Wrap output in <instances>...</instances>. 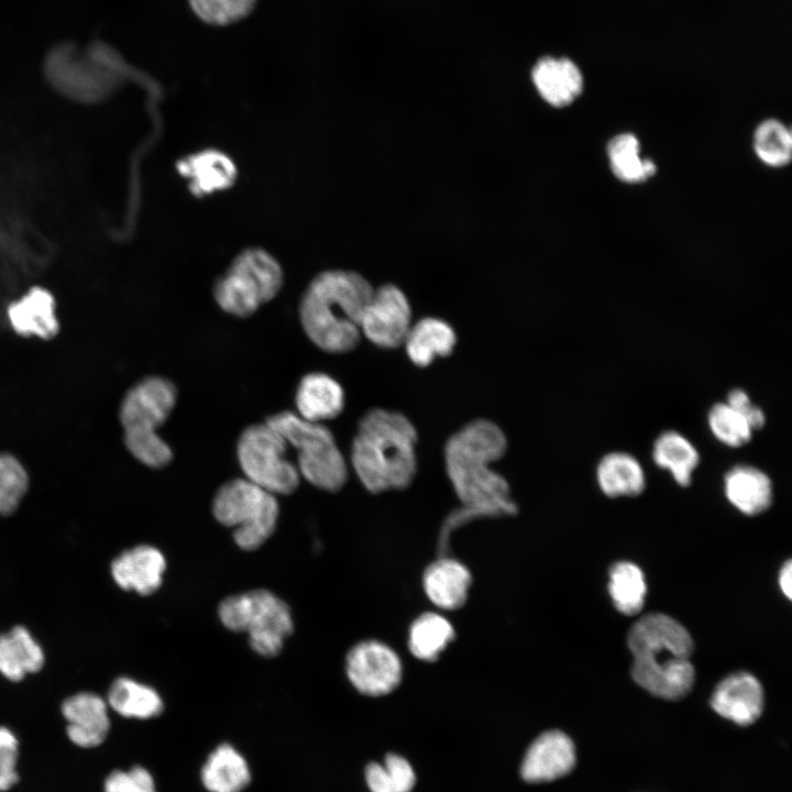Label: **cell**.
<instances>
[{
	"label": "cell",
	"instance_id": "1",
	"mask_svg": "<svg viewBox=\"0 0 792 792\" xmlns=\"http://www.w3.org/2000/svg\"><path fill=\"white\" fill-rule=\"evenodd\" d=\"M507 451V438L493 421L475 419L454 432L444 446L447 475L461 506L444 520L439 556L448 552L451 532L472 519L517 513L508 482L492 469Z\"/></svg>",
	"mask_w": 792,
	"mask_h": 792
},
{
	"label": "cell",
	"instance_id": "2",
	"mask_svg": "<svg viewBox=\"0 0 792 792\" xmlns=\"http://www.w3.org/2000/svg\"><path fill=\"white\" fill-rule=\"evenodd\" d=\"M374 288L361 274L330 270L316 275L301 295L299 320L320 350L341 354L360 343L361 318Z\"/></svg>",
	"mask_w": 792,
	"mask_h": 792
},
{
	"label": "cell",
	"instance_id": "3",
	"mask_svg": "<svg viewBox=\"0 0 792 792\" xmlns=\"http://www.w3.org/2000/svg\"><path fill=\"white\" fill-rule=\"evenodd\" d=\"M418 435L403 414L384 408L365 413L351 444V464L371 493L404 490L416 475Z\"/></svg>",
	"mask_w": 792,
	"mask_h": 792
},
{
	"label": "cell",
	"instance_id": "4",
	"mask_svg": "<svg viewBox=\"0 0 792 792\" xmlns=\"http://www.w3.org/2000/svg\"><path fill=\"white\" fill-rule=\"evenodd\" d=\"M627 642L631 674L641 688L666 700H680L691 691L693 640L679 622L660 613L645 615L629 629Z\"/></svg>",
	"mask_w": 792,
	"mask_h": 792
},
{
	"label": "cell",
	"instance_id": "5",
	"mask_svg": "<svg viewBox=\"0 0 792 792\" xmlns=\"http://www.w3.org/2000/svg\"><path fill=\"white\" fill-rule=\"evenodd\" d=\"M178 398L174 382L150 375L134 383L119 406L123 443L129 453L150 469H163L174 459L172 448L157 430L173 413Z\"/></svg>",
	"mask_w": 792,
	"mask_h": 792
},
{
	"label": "cell",
	"instance_id": "6",
	"mask_svg": "<svg viewBox=\"0 0 792 792\" xmlns=\"http://www.w3.org/2000/svg\"><path fill=\"white\" fill-rule=\"evenodd\" d=\"M265 421L297 450L296 466L308 483L331 493L344 486L349 476L348 464L326 425L305 420L290 410L273 414Z\"/></svg>",
	"mask_w": 792,
	"mask_h": 792
},
{
	"label": "cell",
	"instance_id": "7",
	"mask_svg": "<svg viewBox=\"0 0 792 792\" xmlns=\"http://www.w3.org/2000/svg\"><path fill=\"white\" fill-rule=\"evenodd\" d=\"M284 273L267 251L250 248L237 255L215 282L212 295L224 312L248 318L280 292Z\"/></svg>",
	"mask_w": 792,
	"mask_h": 792
},
{
	"label": "cell",
	"instance_id": "8",
	"mask_svg": "<svg viewBox=\"0 0 792 792\" xmlns=\"http://www.w3.org/2000/svg\"><path fill=\"white\" fill-rule=\"evenodd\" d=\"M215 518L233 529V539L243 550H255L274 532L279 506L274 494L245 477L223 483L212 499Z\"/></svg>",
	"mask_w": 792,
	"mask_h": 792
},
{
	"label": "cell",
	"instance_id": "9",
	"mask_svg": "<svg viewBox=\"0 0 792 792\" xmlns=\"http://www.w3.org/2000/svg\"><path fill=\"white\" fill-rule=\"evenodd\" d=\"M219 617L230 630L246 632L252 649L265 657L279 653L294 627L288 606L267 590L224 598L219 605Z\"/></svg>",
	"mask_w": 792,
	"mask_h": 792
},
{
	"label": "cell",
	"instance_id": "10",
	"mask_svg": "<svg viewBox=\"0 0 792 792\" xmlns=\"http://www.w3.org/2000/svg\"><path fill=\"white\" fill-rule=\"evenodd\" d=\"M287 446L266 421L243 429L237 441V457L245 479L274 495L293 494L300 474L286 458Z\"/></svg>",
	"mask_w": 792,
	"mask_h": 792
},
{
	"label": "cell",
	"instance_id": "11",
	"mask_svg": "<svg viewBox=\"0 0 792 792\" xmlns=\"http://www.w3.org/2000/svg\"><path fill=\"white\" fill-rule=\"evenodd\" d=\"M411 308L406 295L395 285L374 289L361 318V333L382 349L404 344L411 327Z\"/></svg>",
	"mask_w": 792,
	"mask_h": 792
},
{
	"label": "cell",
	"instance_id": "12",
	"mask_svg": "<svg viewBox=\"0 0 792 792\" xmlns=\"http://www.w3.org/2000/svg\"><path fill=\"white\" fill-rule=\"evenodd\" d=\"M345 671L352 685L361 693L380 696L395 690L402 680V662L387 645L366 640L348 653Z\"/></svg>",
	"mask_w": 792,
	"mask_h": 792
},
{
	"label": "cell",
	"instance_id": "13",
	"mask_svg": "<svg viewBox=\"0 0 792 792\" xmlns=\"http://www.w3.org/2000/svg\"><path fill=\"white\" fill-rule=\"evenodd\" d=\"M575 765L572 740L560 730L541 734L528 748L520 773L527 782H547L568 774Z\"/></svg>",
	"mask_w": 792,
	"mask_h": 792
},
{
	"label": "cell",
	"instance_id": "14",
	"mask_svg": "<svg viewBox=\"0 0 792 792\" xmlns=\"http://www.w3.org/2000/svg\"><path fill=\"white\" fill-rule=\"evenodd\" d=\"M711 706L717 714L738 725H750L762 713V686L748 672L733 673L717 684Z\"/></svg>",
	"mask_w": 792,
	"mask_h": 792
},
{
	"label": "cell",
	"instance_id": "15",
	"mask_svg": "<svg viewBox=\"0 0 792 792\" xmlns=\"http://www.w3.org/2000/svg\"><path fill=\"white\" fill-rule=\"evenodd\" d=\"M62 713L67 722L69 740L80 748L101 745L110 728L106 701L95 693L82 692L64 701Z\"/></svg>",
	"mask_w": 792,
	"mask_h": 792
},
{
	"label": "cell",
	"instance_id": "16",
	"mask_svg": "<svg viewBox=\"0 0 792 792\" xmlns=\"http://www.w3.org/2000/svg\"><path fill=\"white\" fill-rule=\"evenodd\" d=\"M166 569L163 553L147 544L122 552L111 563L116 583L123 590L150 595L158 590Z\"/></svg>",
	"mask_w": 792,
	"mask_h": 792
},
{
	"label": "cell",
	"instance_id": "17",
	"mask_svg": "<svg viewBox=\"0 0 792 792\" xmlns=\"http://www.w3.org/2000/svg\"><path fill=\"white\" fill-rule=\"evenodd\" d=\"M12 330L24 338L51 340L59 332L53 295L45 288L33 287L7 309Z\"/></svg>",
	"mask_w": 792,
	"mask_h": 792
},
{
	"label": "cell",
	"instance_id": "18",
	"mask_svg": "<svg viewBox=\"0 0 792 792\" xmlns=\"http://www.w3.org/2000/svg\"><path fill=\"white\" fill-rule=\"evenodd\" d=\"M297 415L311 422H323L342 414L345 395L341 384L323 372L304 375L295 394Z\"/></svg>",
	"mask_w": 792,
	"mask_h": 792
},
{
	"label": "cell",
	"instance_id": "19",
	"mask_svg": "<svg viewBox=\"0 0 792 792\" xmlns=\"http://www.w3.org/2000/svg\"><path fill=\"white\" fill-rule=\"evenodd\" d=\"M531 78L540 97L557 108L574 102L584 87L579 67L572 61L563 57L539 59L532 68Z\"/></svg>",
	"mask_w": 792,
	"mask_h": 792
},
{
	"label": "cell",
	"instance_id": "20",
	"mask_svg": "<svg viewBox=\"0 0 792 792\" xmlns=\"http://www.w3.org/2000/svg\"><path fill=\"white\" fill-rule=\"evenodd\" d=\"M177 169L188 180L191 193L201 197L229 188L238 175L233 161L213 148L185 157L178 163Z\"/></svg>",
	"mask_w": 792,
	"mask_h": 792
},
{
	"label": "cell",
	"instance_id": "21",
	"mask_svg": "<svg viewBox=\"0 0 792 792\" xmlns=\"http://www.w3.org/2000/svg\"><path fill=\"white\" fill-rule=\"evenodd\" d=\"M471 581L469 569L449 556L439 557L422 576L426 595L442 609L461 607L466 601Z\"/></svg>",
	"mask_w": 792,
	"mask_h": 792
},
{
	"label": "cell",
	"instance_id": "22",
	"mask_svg": "<svg viewBox=\"0 0 792 792\" xmlns=\"http://www.w3.org/2000/svg\"><path fill=\"white\" fill-rule=\"evenodd\" d=\"M724 492L728 502L748 516L767 510L773 498L770 477L749 464H737L728 470L724 476Z\"/></svg>",
	"mask_w": 792,
	"mask_h": 792
},
{
	"label": "cell",
	"instance_id": "23",
	"mask_svg": "<svg viewBox=\"0 0 792 792\" xmlns=\"http://www.w3.org/2000/svg\"><path fill=\"white\" fill-rule=\"evenodd\" d=\"M407 356L418 367L449 356L457 345V333L444 320L427 317L411 324L403 344Z\"/></svg>",
	"mask_w": 792,
	"mask_h": 792
},
{
	"label": "cell",
	"instance_id": "24",
	"mask_svg": "<svg viewBox=\"0 0 792 792\" xmlns=\"http://www.w3.org/2000/svg\"><path fill=\"white\" fill-rule=\"evenodd\" d=\"M601 491L608 497H632L641 494L646 475L640 462L630 453L615 451L605 454L596 466Z\"/></svg>",
	"mask_w": 792,
	"mask_h": 792
},
{
	"label": "cell",
	"instance_id": "25",
	"mask_svg": "<svg viewBox=\"0 0 792 792\" xmlns=\"http://www.w3.org/2000/svg\"><path fill=\"white\" fill-rule=\"evenodd\" d=\"M652 460L658 468L668 471L676 484L689 486L700 464V454L685 436L667 430L652 444Z\"/></svg>",
	"mask_w": 792,
	"mask_h": 792
},
{
	"label": "cell",
	"instance_id": "26",
	"mask_svg": "<svg viewBox=\"0 0 792 792\" xmlns=\"http://www.w3.org/2000/svg\"><path fill=\"white\" fill-rule=\"evenodd\" d=\"M44 653L26 628L15 626L10 632L0 635V672L18 682L26 673L42 669Z\"/></svg>",
	"mask_w": 792,
	"mask_h": 792
},
{
	"label": "cell",
	"instance_id": "27",
	"mask_svg": "<svg viewBox=\"0 0 792 792\" xmlns=\"http://www.w3.org/2000/svg\"><path fill=\"white\" fill-rule=\"evenodd\" d=\"M608 165L613 175L629 185L641 184L657 173V165L641 155L638 138L630 132L614 135L606 145Z\"/></svg>",
	"mask_w": 792,
	"mask_h": 792
},
{
	"label": "cell",
	"instance_id": "28",
	"mask_svg": "<svg viewBox=\"0 0 792 792\" xmlns=\"http://www.w3.org/2000/svg\"><path fill=\"white\" fill-rule=\"evenodd\" d=\"M201 779L210 792H240L250 782V770L233 747L221 745L209 756Z\"/></svg>",
	"mask_w": 792,
	"mask_h": 792
},
{
	"label": "cell",
	"instance_id": "29",
	"mask_svg": "<svg viewBox=\"0 0 792 792\" xmlns=\"http://www.w3.org/2000/svg\"><path fill=\"white\" fill-rule=\"evenodd\" d=\"M108 704L124 717L151 718L163 711V701L152 688L129 678H119L108 693Z\"/></svg>",
	"mask_w": 792,
	"mask_h": 792
},
{
	"label": "cell",
	"instance_id": "30",
	"mask_svg": "<svg viewBox=\"0 0 792 792\" xmlns=\"http://www.w3.org/2000/svg\"><path fill=\"white\" fill-rule=\"evenodd\" d=\"M454 637L451 623L437 613H425L409 628L408 647L413 656L433 661Z\"/></svg>",
	"mask_w": 792,
	"mask_h": 792
},
{
	"label": "cell",
	"instance_id": "31",
	"mask_svg": "<svg viewBox=\"0 0 792 792\" xmlns=\"http://www.w3.org/2000/svg\"><path fill=\"white\" fill-rule=\"evenodd\" d=\"M608 592L614 606L624 615L638 614L647 592L642 571L631 562L615 563L609 570Z\"/></svg>",
	"mask_w": 792,
	"mask_h": 792
},
{
	"label": "cell",
	"instance_id": "32",
	"mask_svg": "<svg viewBox=\"0 0 792 792\" xmlns=\"http://www.w3.org/2000/svg\"><path fill=\"white\" fill-rule=\"evenodd\" d=\"M756 156L765 165L773 168L787 166L792 156V134L790 128L777 119L760 122L752 135Z\"/></svg>",
	"mask_w": 792,
	"mask_h": 792
},
{
	"label": "cell",
	"instance_id": "33",
	"mask_svg": "<svg viewBox=\"0 0 792 792\" xmlns=\"http://www.w3.org/2000/svg\"><path fill=\"white\" fill-rule=\"evenodd\" d=\"M372 792H410L415 785V772L400 756L388 754L385 763H370L365 771Z\"/></svg>",
	"mask_w": 792,
	"mask_h": 792
},
{
	"label": "cell",
	"instance_id": "34",
	"mask_svg": "<svg viewBox=\"0 0 792 792\" xmlns=\"http://www.w3.org/2000/svg\"><path fill=\"white\" fill-rule=\"evenodd\" d=\"M30 485L29 473L14 454L0 452V515L10 516L20 506Z\"/></svg>",
	"mask_w": 792,
	"mask_h": 792
},
{
	"label": "cell",
	"instance_id": "35",
	"mask_svg": "<svg viewBox=\"0 0 792 792\" xmlns=\"http://www.w3.org/2000/svg\"><path fill=\"white\" fill-rule=\"evenodd\" d=\"M707 425L714 438L729 448L747 444L754 430L747 420L726 402L714 404L707 413Z\"/></svg>",
	"mask_w": 792,
	"mask_h": 792
},
{
	"label": "cell",
	"instance_id": "36",
	"mask_svg": "<svg viewBox=\"0 0 792 792\" xmlns=\"http://www.w3.org/2000/svg\"><path fill=\"white\" fill-rule=\"evenodd\" d=\"M257 0H188L193 12L207 24L224 26L246 18Z\"/></svg>",
	"mask_w": 792,
	"mask_h": 792
},
{
	"label": "cell",
	"instance_id": "37",
	"mask_svg": "<svg viewBox=\"0 0 792 792\" xmlns=\"http://www.w3.org/2000/svg\"><path fill=\"white\" fill-rule=\"evenodd\" d=\"M105 792H156L151 773L143 767L116 770L105 781Z\"/></svg>",
	"mask_w": 792,
	"mask_h": 792
},
{
	"label": "cell",
	"instance_id": "38",
	"mask_svg": "<svg viewBox=\"0 0 792 792\" xmlns=\"http://www.w3.org/2000/svg\"><path fill=\"white\" fill-rule=\"evenodd\" d=\"M18 758L16 736L9 728L0 726V792L10 790L18 782Z\"/></svg>",
	"mask_w": 792,
	"mask_h": 792
},
{
	"label": "cell",
	"instance_id": "39",
	"mask_svg": "<svg viewBox=\"0 0 792 792\" xmlns=\"http://www.w3.org/2000/svg\"><path fill=\"white\" fill-rule=\"evenodd\" d=\"M726 403L747 420L754 431L766 425L763 410L751 402L750 396L744 389H732L727 395Z\"/></svg>",
	"mask_w": 792,
	"mask_h": 792
},
{
	"label": "cell",
	"instance_id": "40",
	"mask_svg": "<svg viewBox=\"0 0 792 792\" xmlns=\"http://www.w3.org/2000/svg\"><path fill=\"white\" fill-rule=\"evenodd\" d=\"M779 585L783 594L791 600L792 596V563L787 561L779 573Z\"/></svg>",
	"mask_w": 792,
	"mask_h": 792
}]
</instances>
